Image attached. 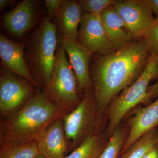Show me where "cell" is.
Masks as SVG:
<instances>
[{
  "label": "cell",
  "instance_id": "obj_8",
  "mask_svg": "<svg viewBox=\"0 0 158 158\" xmlns=\"http://www.w3.org/2000/svg\"><path fill=\"white\" fill-rule=\"evenodd\" d=\"M113 6L132 38H143L155 19L148 0L117 1Z\"/></svg>",
  "mask_w": 158,
  "mask_h": 158
},
{
  "label": "cell",
  "instance_id": "obj_9",
  "mask_svg": "<svg viewBox=\"0 0 158 158\" xmlns=\"http://www.w3.org/2000/svg\"><path fill=\"white\" fill-rule=\"evenodd\" d=\"M77 41L92 54L107 55L116 50L105 32L99 14L84 12Z\"/></svg>",
  "mask_w": 158,
  "mask_h": 158
},
{
  "label": "cell",
  "instance_id": "obj_4",
  "mask_svg": "<svg viewBox=\"0 0 158 158\" xmlns=\"http://www.w3.org/2000/svg\"><path fill=\"white\" fill-rule=\"evenodd\" d=\"M57 42L56 26L48 16L45 17L33 33L28 50L31 70L44 85L53 73Z\"/></svg>",
  "mask_w": 158,
  "mask_h": 158
},
{
  "label": "cell",
  "instance_id": "obj_3",
  "mask_svg": "<svg viewBox=\"0 0 158 158\" xmlns=\"http://www.w3.org/2000/svg\"><path fill=\"white\" fill-rule=\"evenodd\" d=\"M158 78V56L150 55L147 65L140 76L131 85L123 90L112 102L107 110L106 135L110 138L122 120L133 108L141 103L147 104L150 82Z\"/></svg>",
  "mask_w": 158,
  "mask_h": 158
},
{
  "label": "cell",
  "instance_id": "obj_6",
  "mask_svg": "<svg viewBox=\"0 0 158 158\" xmlns=\"http://www.w3.org/2000/svg\"><path fill=\"white\" fill-rule=\"evenodd\" d=\"M90 90H85L84 97L78 104L63 117L68 152L73 151L98 130L97 123L100 117L94 94Z\"/></svg>",
  "mask_w": 158,
  "mask_h": 158
},
{
  "label": "cell",
  "instance_id": "obj_21",
  "mask_svg": "<svg viewBox=\"0 0 158 158\" xmlns=\"http://www.w3.org/2000/svg\"><path fill=\"white\" fill-rule=\"evenodd\" d=\"M84 12L100 14L105 9L116 3V0H80L78 1Z\"/></svg>",
  "mask_w": 158,
  "mask_h": 158
},
{
  "label": "cell",
  "instance_id": "obj_18",
  "mask_svg": "<svg viewBox=\"0 0 158 158\" xmlns=\"http://www.w3.org/2000/svg\"><path fill=\"white\" fill-rule=\"evenodd\" d=\"M157 128L148 131L134 143L120 158H142L151 148L157 143Z\"/></svg>",
  "mask_w": 158,
  "mask_h": 158
},
{
  "label": "cell",
  "instance_id": "obj_27",
  "mask_svg": "<svg viewBox=\"0 0 158 158\" xmlns=\"http://www.w3.org/2000/svg\"><path fill=\"white\" fill-rule=\"evenodd\" d=\"M15 1L12 0H0V10L3 11L8 6L15 2Z\"/></svg>",
  "mask_w": 158,
  "mask_h": 158
},
{
  "label": "cell",
  "instance_id": "obj_19",
  "mask_svg": "<svg viewBox=\"0 0 158 158\" xmlns=\"http://www.w3.org/2000/svg\"><path fill=\"white\" fill-rule=\"evenodd\" d=\"M39 154L36 142L0 148V158H36Z\"/></svg>",
  "mask_w": 158,
  "mask_h": 158
},
{
  "label": "cell",
  "instance_id": "obj_16",
  "mask_svg": "<svg viewBox=\"0 0 158 158\" xmlns=\"http://www.w3.org/2000/svg\"><path fill=\"white\" fill-rule=\"evenodd\" d=\"M100 16L105 32L116 50L121 48L131 41L132 38L114 6L105 9L100 14Z\"/></svg>",
  "mask_w": 158,
  "mask_h": 158
},
{
  "label": "cell",
  "instance_id": "obj_28",
  "mask_svg": "<svg viewBox=\"0 0 158 158\" xmlns=\"http://www.w3.org/2000/svg\"><path fill=\"white\" fill-rule=\"evenodd\" d=\"M36 158H45V157L44 156H43L42 155H41L39 154V155L37 156V157Z\"/></svg>",
  "mask_w": 158,
  "mask_h": 158
},
{
  "label": "cell",
  "instance_id": "obj_29",
  "mask_svg": "<svg viewBox=\"0 0 158 158\" xmlns=\"http://www.w3.org/2000/svg\"><path fill=\"white\" fill-rule=\"evenodd\" d=\"M157 143H158V134H157Z\"/></svg>",
  "mask_w": 158,
  "mask_h": 158
},
{
  "label": "cell",
  "instance_id": "obj_5",
  "mask_svg": "<svg viewBox=\"0 0 158 158\" xmlns=\"http://www.w3.org/2000/svg\"><path fill=\"white\" fill-rule=\"evenodd\" d=\"M62 45L57 47L53 73L44 85V93L50 101L73 110L81 102L77 81Z\"/></svg>",
  "mask_w": 158,
  "mask_h": 158
},
{
  "label": "cell",
  "instance_id": "obj_24",
  "mask_svg": "<svg viewBox=\"0 0 158 158\" xmlns=\"http://www.w3.org/2000/svg\"><path fill=\"white\" fill-rule=\"evenodd\" d=\"M147 93V104L149 103L152 99L158 96V81L148 87Z\"/></svg>",
  "mask_w": 158,
  "mask_h": 158
},
{
  "label": "cell",
  "instance_id": "obj_11",
  "mask_svg": "<svg viewBox=\"0 0 158 158\" xmlns=\"http://www.w3.org/2000/svg\"><path fill=\"white\" fill-rule=\"evenodd\" d=\"M37 3L34 0H24L2 18V25L12 35L21 37L34 26L37 18Z\"/></svg>",
  "mask_w": 158,
  "mask_h": 158
},
{
  "label": "cell",
  "instance_id": "obj_12",
  "mask_svg": "<svg viewBox=\"0 0 158 158\" xmlns=\"http://www.w3.org/2000/svg\"><path fill=\"white\" fill-rule=\"evenodd\" d=\"M129 127L126 141L122 150L124 153L136 141L148 131L158 127V98L145 107L139 108L135 111L127 121Z\"/></svg>",
  "mask_w": 158,
  "mask_h": 158
},
{
  "label": "cell",
  "instance_id": "obj_17",
  "mask_svg": "<svg viewBox=\"0 0 158 158\" xmlns=\"http://www.w3.org/2000/svg\"><path fill=\"white\" fill-rule=\"evenodd\" d=\"M106 136L98 130L64 158H98L106 146Z\"/></svg>",
  "mask_w": 158,
  "mask_h": 158
},
{
  "label": "cell",
  "instance_id": "obj_15",
  "mask_svg": "<svg viewBox=\"0 0 158 158\" xmlns=\"http://www.w3.org/2000/svg\"><path fill=\"white\" fill-rule=\"evenodd\" d=\"M81 7L79 1L65 0L56 15V29L62 40L77 41L79 27L81 21Z\"/></svg>",
  "mask_w": 158,
  "mask_h": 158
},
{
  "label": "cell",
  "instance_id": "obj_25",
  "mask_svg": "<svg viewBox=\"0 0 158 158\" xmlns=\"http://www.w3.org/2000/svg\"><path fill=\"white\" fill-rule=\"evenodd\" d=\"M142 158H158V143L153 146Z\"/></svg>",
  "mask_w": 158,
  "mask_h": 158
},
{
  "label": "cell",
  "instance_id": "obj_13",
  "mask_svg": "<svg viewBox=\"0 0 158 158\" xmlns=\"http://www.w3.org/2000/svg\"><path fill=\"white\" fill-rule=\"evenodd\" d=\"M39 154L46 158H64L68 146L64 131L63 117L48 127L36 141Z\"/></svg>",
  "mask_w": 158,
  "mask_h": 158
},
{
  "label": "cell",
  "instance_id": "obj_23",
  "mask_svg": "<svg viewBox=\"0 0 158 158\" xmlns=\"http://www.w3.org/2000/svg\"><path fill=\"white\" fill-rule=\"evenodd\" d=\"M64 1L63 0H46L45 2L48 17L51 19L56 16L62 6Z\"/></svg>",
  "mask_w": 158,
  "mask_h": 158
},
{
  "label": "cell",
  "instance_id": "obj_20",
  "mask_svg": "<svg viewBox=\"0 0 158 158\" xmlns=\"http://www.w3.org/2000/svg\"><path fill=\"white\" fill-rule=\"evenodd\" d=\"M127 137L125 129L119 126L110 137L106 146L98 158H118Z\"/></svg>",
  "mask_w": 158,
  "mask_h": 158
},
{
  "label": "cell",
  "instance_id": "obj_7",
  "mask_svg": "<svg viewBox=\"0 0 158 158\" xmlns=\"http://www.w3.org/2000/svg\"><path fill=\"white\" fill-rule=\"evenodd\" d=\"M34 95L28 82L7 70L0 77V113L9 117L23 107Z\"/></svg>",
  "mask_w": 158,
  "mask_h": 158
},
{
  "label": "cell",
  "instance_id": "obj_22",
  "mask_svg": "<svg viewBox=\"0 0 158 158\" xmlns=\"http://www.w3.org/2000/svg\"><path fill=\"white\" fill-rule=\"evenodd\" d=\"M143 38L150 54L158 56V16H156Z\"/></svg>",
  "mask_w": 158,
  "mask_h": 158
},
{
  "label": "cell",
  "instance_id": "obj_26",
  "mask_svg": "<svg viewBox=\"0 0 158 158\" xmlns=\"http://www.w3.org/2000/svg\"><path fill=\"white\" fill-rule=\"evenodd\" d=\"M153 14L158 16V0H148Z\"/></svg>",
  "mask_w": 158,
  "mask_h": 158
},
{
  "label": "cell",
  "instance_id": "obj_14",
  "mask_svg": "<svg viewBox=\"0 0 158 158\" xmlns=\"http://www.w3.org/2000/svg\"><path fill=\"white\" fill-rule=\"evenodd\" d=\"M62 46L69 57L71 66L77 81L78 90L90 89L93 85L89 71V62L92 54L77 41L62 40Z\"/></svg>",
  "mask_w": 158,
  "mask_h": 158
},
{
  "label": "cell",
  "instance_id": "obj_2",
  "mask_svg": "<svg viewBox=\"0 0 158 158\" xmlns=\"http://www.w3.org/2000/svg\"><path fill=\"white\" fill-rule=\"evenodd\" d=\"M73 110L50 101L38 92L1 124V146L36 142L53 122Z\"/></svg>",
  "mask_w": 158,
  "mask_h": 158
},
{
  "label": "cell",
  "instance_id": "obj_10",
  "mask_svg": "<svg viewBox=\"0 0 158 158\" xmlns=\"http://www.w3.org/2000/svg\"><path fill=\"white\" fill-rule=\"evenodd\" d=\"M0 57L6 70L37 86V82L27 64L23 46L2 34L0 35Z\"/></svg>",
  "mask_w": 158,
  "mask_h": 158
},
{
  "label": "cell",
  "instance_id": "obj_1",
  "mask_svg": "<svg viewBox=\"0 0 158 158\" xmlns=\"http://www.w3.org/2000/svg\"><path fill=\"white\" fill-rule=\"evenodd\" d=\"M150 56L143 37L97 59L92 81L100 117L107 111L118 94L140 76Z\"/></svg>",
  "mask_w": 158,
  "mask_h": 158
}]
</instances>
